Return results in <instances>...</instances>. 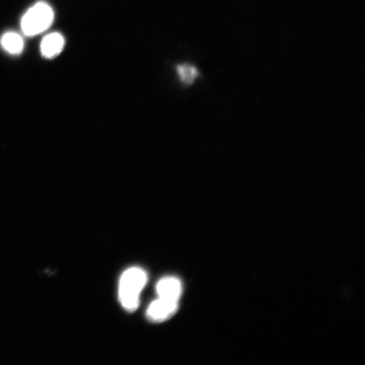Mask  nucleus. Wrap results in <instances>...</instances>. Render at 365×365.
Wrapping results in <instances>:
<instances>
[{
    "instance_id": "obj_1",
    "label": "nucleus",
    "mask_w": 365,
    "mask_h": 365,
    "mask_svg": "<svg viewBox=\"0 0 365 365\" xmlns=\"http://www.w3.org/2000/svg\"><path fill=\"white\" fill-rule=\"evenodd\" d=\"M148 274L140 268H131L123 273L119 281V298L127 311L132 312L140 304V294L148 283Z\"/></svg>"
},
{
    "instance_id": "obj_2",
    "label": "nucleus",
    "mask_w": 365,
    "mask_h": 365,
    "mask_svg": "<svg viewBox=\"0 0 365 365\" xmlns=\"http://www.w3.org/2000/svg\"><path fill=\"white\" fill-rule=\"evenodd\" d=\"M52 8L46 3H36L21 20V29L25 35L35 36L45 32L54 21Z\"/></svg>"
},
{
    "instance_id": "obj_3",
    "label": "nucleus",
    "mask_w": 365,
    "mask_h": 365,
    "mask_svg": "<svg viewBox=\"0 0 365 365\" xmlns=\"http://www.w3.org/2000/svg\"><path fill=\"white\" fill-rule=\"evenodd\" d=\"M178 302L158 298L150 305L147 316L153 322H163L176 313Z\"/></svg>"
},
{
    "instance_id": "obj_4",
    "label": "nucleus",
    "mask_w": 365,
    "mask_h": 365,
    "mask_svg": "<svg viewBox=\"0 0 365 365\" xmlns=\"http://www.w3.org/2000/svg\"><path fill=\"white\" fill-rule=\"evenodd\" d=\"M156 290L158 298L178 302L182 294V284L175 277H164L156 284Z\"/></svg>"
},
{
    "instance_id": "obj_5",
    "label": "nucleus",
    "mask_w": 365,
    "mask_h": 365,
    "mask_svg": "<svg viewBox=\"0 0 365 365\" xmlns=\"http://www.w3.org/2000/svg\"><path fill=\"white\" fill-rule=\"evenodd\" d=\"M64 47V36L57 32L43 38L41 43V53L46 58H53L62 52Z\"/></svg>"
},
{
    "instance_id": "obj_6",
    "label": "nucleus",
    "mask_w": 365,
    "mask_h": 365,
    "mask_svg": "<svg viewBox=\"0 0 365 365\" xmlns=\"http://www.w3.org/2000/svg\"><path fill=\"white\" fill-rule=\"evenodd\" d=\"M1 45L7 52L18 54L23 52L24 42L23 38L16 32H7L2 36Z\"/></svg>"
},
{
    "instance_id": "obj_7",
    "label": "nucleus",
    "mask_w": 365,
    "mask_h": 365,
    "mask_svg": "<svg viewBox=\"0 0 365 365\" xmlns=\"http://www.w3.org/2000/svg\"><path fill=\"white\" fill-rule=\"evenodd\" d=\"M178 78L185 85H191L198 78V69L194 65L189 64H182L177 67Z\"/></svg>"
}]
</instances>
